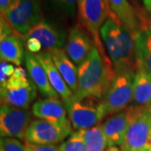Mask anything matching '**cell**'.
I'll use <instances>...</instances> for the list:
<instances>
[{
	"label": "cell",
	"instance_id": "cell-1",
	"mask_svg": "<svg viewBox=\"0 0 151 151\" xmlns=\"http://www.w3.org/2000/svg\"><path fill=\"white\" fill-rule=\"evenodd\" d=\"M77 71V89L73 94L77 99L95 97L103 100L117 76L103 44L95 46L89 56L78 65Z\"/></svg>",
	"mask_w": 151,
	"mask_h": 151
},
{
	"label": "cell",
	"instance_id": "cell-2",
	"mask_svg": "<svg viewBox=\"0 0 151 151\" xmlns=\"http://www.w3.org/2000/svg\"><path fill=\"white\" fill-rule=\"evenodd\" d=\"M100 36L117 74L139 70L134 37L113 11L101 28Z\"/></svg>",
	"mask_w": 151,
	"mask_h": 151
},
{
	"label": "cell",
	"instance_id": "cell-3",
	"mask_svg": "<svg viewBox=\"0 0 151 151\" xmlns=\"http://www.w3.org/2000/svg\"><path fill=\"white\" fill-rule=\"evenodd\" d=\"M129 114V124L122 151H140L151 150V124L149 107L132 105L127 108Z\"/></svg>",
	"mask_w": 151,
	"mask_h": 151
},
{
	"label": "cell",
	"instance_id": "cell-4",
	"mask_svg": "<svg viewBox=\"0 0 151 151\" xmlns=\"http://www.w3.org/2000/svg\"><path fill=\"white\" fill-rule=\"evenodd\" d=\"M37 88L29 79L22 67L15 68L14 74L1 84L2 105L28 109L36 97Z\"/></svg>",
	"mask_w": 151,
	"mask_h": 151
},
{
	"label": "cell",
	"instance_id": "cell-5",
	"mask_svg": "<svg viewBox=\"0 0 151 151\" xmlns=\"http://www.w3.org/2000/svg\"><path fill=\"white\" fill-rule=\"evenodd\" d=\"M69 120L73 129H88L99 124L106 116L103 101L95 97L77 99L73 96L65 102Z\"/></svg>",
	"mask_w": 151,
	"mask_h": 151
},
{
	"label": "cell",
	"instance_id": "cell-6",
	"mask_svg": "<svg viewBox=\"0 0 151 151\" xmlns=\"http://www.w3.org/2000/svg\"><path fill=\"white\" fill-rule=\"evenodd\" d=\"M22 37L43 19L39 0H14L8 9L1 14Z\"/></svg>",
	"mask_w": 151,
	"mask_h": 151
},
{
	"label": "cell",
	"instance_id": "cell-7",
	"mask_svg": "<svg viewBox=\"0 0 151 151\" xmlns=\"http://www.w3.org/2000/svg\"><path fill=\"white\" fill-rule=\"evenodd\" d=\"M108 0H77V15L81 25L94 40L102 45L100 29L111 13Z\"/></svg>",
	"mask_w": 151,
	"mask_h": 151
},
{
	"label": "cell",
	"instance_id": "cell-8",
	"mask_svg": "<svg viewBox=\"0 0 151 151\" xmlns=\"http://www.w3.org/2000/svg\"><path fill=\"white\" fill-rule=\"evenodd\" d=\"M135 73L117 74L108 92L103 98L106 115H113L128 108L134 98V79Z\"/></svg>",
	"mask_w": 151,
	"mask_h": 151
},
{
	"label": "cell",
	"instance_id": "cell-9",
	"mask_svg": "<svg viewBox=\"0 0 151 151\" xmlns=\"http://www.w3.org/2000/svg\"><path fill=\"white\" fill-rule=\"evenodd\" d=\"M32 111L24 108L1 105L0 134L1 138L24 139L29 125L32 122Z\"/></svg>",
	"mask_w": 151,
	"mask_h": 151
},
{
	"label": "cell",
	"instance_id": "cell-10",
	"mask_svg": "<svg viewBox=\"0 0 151 151\" xmlns=\"http://www.w3.org/2000/svg\"><path fill=\"white\" fill-rule=\"evenodd\" d=\"M71 134V129L35 119L29 125L24 140L34 145H55L62 142Z\"/></svg>",
	"mask_w": 151,
	"mask_h": 151
},
{
	"label": "cell",
	"instance_id": "cell-11",
	"mask_svg": "<svg viewBox=\"0 0 151 151\" xmlns=\"http://www.w3.org/2000/svg\"><path fill=\"white\" fill-rule=\"evenodd\" d=\"M95 46L92 35L81 24H76L69 31L65 51L71 61L79 65L89 56Z\"/></svg>",
	"mask_w": 151,
	"mask_h": 151
},
{
	"label": "cell",
	"instance_id": "cell-12",
	"mask_svg": "<svg viewBox=\"0 0 151 151\" xmlns=\"http://www.w3.org/2000/svg\"><path fill=\"white\" fill-rule=\"evenodd\" d=\"M30 38L37 40L45 51L62 49L67 40L66 33L62 28L56 25L54 22L44 19L24 36L23 40Z\"/></svg>",
	"mask_w": 151,
	"mask_h": 151
},
{
	"label": "cell",
	"instance_id": "cell-13",
	"mask_svg": "<svg viewBox=\"0 0 151 151\" xmlns=\"http://www.w3.org/2000/svg\"><path fill=\"white\" fill-rule=\"evenodd\" d=\"M31 111L33 115L37 119L64 129H71L66 108L58 98L46 97L40 99L33 104Z\"/></svg>",
	"mask_w": 151,
	"mask_h": 151
},
{
	"label": "cell",
	"instance_id": "cell-14",
	"mask_svg": "<svg viewBox=\"0 0 151 151\" xmlns=\"http://www.w3.org/2000/svg\"><path fill=\"white\" fill-rule=\"evenodd\" d=\"M24 62L26 65L28 76L29 79L35 85L39 92L43 96L51 98H58V94L52 87L49 81L46 71L40 64L35 55L30 53L29 51H25Z\"/></svg>",
	"mask_w": 151,
	"mask_h": 151
},
{
	"label": "cell",
	"instance_id": "cell-15",
	"mask_svg": "<svg viewBox=\"0 0 151 151\" xmlns=\"http://www.w3.org/2000/svg\"><path fill=\"white\" fill-rule=\"evenodd\" d=\"M129 124V114L128 109L110 116L103 124V130L108 146L121 145L124 142L125 135Z\"/></svg>",
	"mask_w": 151,
	"mask_h": 151
},
{
	"label": "cell",
	"instance_id": "cell-16",
	"mask_svg": "<svg viewBox=\"0 0 151 151\" xmlns=\"http://www.w3.org/2000/svg\"><path fill=\"white\" fill-rule=\"evenodd\" d=\"M35 55L45 68L49 81L52 87L55 89V91L62 98L64 103L68 101L73 96V92H71L69 86H67L65 80L63 79L58 69L56 68L50 53L48 51L42 50L41 52Z\"/></svg>",
	"mask_w": 151,
	"mask_h": 151
},
{
	"label": "cell",
	"instance_id": "cell-17",
	"mask_svg": "<svg viewBox=\"0 0 151 151\" xmlns=\"http://www.w3.org/2000/svg\"><path fill=\"white\" fill-rule=\"evenodd\" d=\"M135 54L139 70L151 75V23L145 24L134 35Z\"/></svg>",
	"mask_w": 151,
	"mask_h": 151
},
{
	"label": "cell",
	"instance_id": "cell-18",
	"mask_svg": "<svg viewBox=\"0 0 151 151\" xmlns=\"http://www.w3.org/2000/svg\"><path fill=\"white\" fill-rule=\"evenodd\" d=\"M111 10L134 35L141 29L142 14L138 13L128 0H108Z\"/></svg>",
	"mask_w": 151,
	"mask_h": 151
},
{
	"label": "cell",
	"instance_id": "cell-19",
	"mask_svg": "<svg viewBox=\"0 0 151 151\" xmlns=\"http://www.w3.org/2000/svg\"><path fill=\"white\" fill-rule=\"evenodd\" d=\"M65 83L73 94L76 92L78 84V71L74 63L63 49H55L48 51Z\"/></svg>",
	"mask_w": 151,
	"mask_h": 151
},
{
	"label": "cell",
	"instance_id": "cell-20",
	"mask_svg": "<svg viewBox=\"0 0 151 151\" xmlns=\"http://www.w3.org/2000/svg\"><path fill=\"white\" fill-rule=\"evenodd\" d=\"M24 42L18 33L0 40V57L2 61L20 65L25 57Z\"/></svg>",
	"mask_w": 151,
	"mask_h": 151
},
{
	"label": "cell",
	"instance_id": "cell-21",
	"mask_svg": "<svg viewBox=\"0 0 151 151\" xmlns=\"http://www.w3.org/2000/svg\"><path fill=\"white\" fill-rule=\"evenodd\" d=\"M134 105L139 107H151V75L139 70L134 79Z\"/></svg>",
	"mask_w": 151,
	"mask_h": 151
},
{
	"label": "cell",
	"instance_id": "cell-22",
	"mask_svg": "<svg viewBox=\"0 0 151 151\" xmlns=\"http://www.w3.org/2000/svg\"><path fill=\"white\" fill-rule=\"evenodd\" d=\"M77 131H79L85 142L86 151H105L108 147L102 124H97L88 129Z\"/></svg>",
	"mask_w": 151,
	"mask_h": 151
},
{
	"label": "cell",
	"instance_id": "cell-23",
	"mask_svg": "<svg viewBox=\"0 0 151 151\" xmlns=\"http://www.w3.org/2000/svg\"><path fill=\"white\" fill-rule=\"evenodd\" d=\"M50 7L62 15L73 18L75 16L77 0H48Z\"/></svg>",
	"mask_w": 151,
	"mask_h": 151
},
{
	"label": "cell",
	"instance_id": "cell-24",
	"mask_svg": "<svg viewBox=\"0 0 151 151\" xmlns=\"http://www.w3.org/2000/svg\"><path fill=\"white\" fill-rule=\"evenodd\" d=\"M60 151H86V145L79 131H76L59 146Z\"/></svg>",
	"mask_w": 151,
	"mask_h": 151
},
{
	"label": "cell",
	"instance_id": "cell-25",
	"mask_svg": "<svg viewBox=\"0 0 151 151\" xmlns=\"http://www.w3.org/2000/svg\"><path fill=\"white\" fill-rule=\"evenodd\" d=\"M0 151H28L25 143L14 138H1Z\"/></svg>",
	"mask_w": 151,
	"mask_h": 151
},
{
	"label": "cell",
	"instance_id": "cell-26",
	"mask_svg": "<svg viewBox=\"0 0 151 151\" xmlns=\"http://www.w3.org/2000/svg\"><path fill=\"white\" fill-rule=\"evenodd\" d=\"M24 42L25 47H26V50L29 51L30 53L38 54L42 51L41 50H43L41 44L35 39H33V38L26 39V40H24Z\"/></svg>",
	"mask_w": 151,
	"mask_h": 151
},
{
	"label": "cell",
	"instance_id": "cell-27",
	"mask_svg": "<svg viewBox=\"0 0 151 151\" xmlns=\"http://www.w3.org/2000/svg\"><path fill=\"white\" fill-rule=\"evenodd\" d=\"M15 70V68H14L13 65H11L10 63L8 64V62L6 61H2L1 62V76H0V83H4V81L10 77L11 76L14 74Z\"/></svg>",
	"mask_w": 151,
	"mask_h": 151
},
{
	"label": "cell",
	"instance_id": "cell-28",
	"mask_svg": "<svg viewBox=\"0 0 151 151\" xmlns=\"http://www.w3.org/2000/svg\"><path fill=\"white\" fill-rule=\"evenodd\" d=\"M28 151H60L59 147L55 145H34L25 142Z\"/></svg>",
	"mask_w": 151,
	"mask_h": 151
},
{
	"label": "cell",
	"instance_id": "cell-29",
	"mask_svg": "<svg viewBox=\"0 0 151 151\" xmlns=\"http://www.w3.org/2000/svg\"><path fill=\"white\" fill-rule=\"evenodd\" d=\"M14 2V0H0V10L1 14H4L10 4Z\"/></svg>",
	"mask_w": 151,
	"mask_h": 151
},
{
	"label": "cell",
	"instance_id": "cell-30",
	"mask_svg": "<svg viewBox=\"0 0 151 151\" xmlns=\"http://www.w3.org/2000/svg\"><path fill=\"white\" fill-rule=\"evenodd\" d=\"M143 4L146 12L151 17V0H143Z\"/></svg>",
	"mask_w": 151,
	"mask_h": 151
},
{
	"label": "cell",
	"instance_id": "cell-31",
	"mask_svg": "<svg viewBox=\"0 0 151 151\" xmlns=\"http://www.w3.org/2000/svg\"><path fill=\"white\" fill-rule=\"evenodd\" d=\"M105 151H122L120 148H118L117 146H110L106 149Z\"/></svg>",
	"mask_w": 151,
	"mask_h": 151
},
{
	"label": "cell",
	"instance_id": "cell-32",
	"mask_svg": "<svg viewBox=\"0 0 151 151\" xmlns=\"http://www.w3.org/2000/svg\"><path fill=\"white\" fill-rule=\"evenodd\" d=\"M149 110H150V124H151V107H149Z\"/></svg>",
	"mask_w": 151,
	"mask_h": 151
},
{
	"label": "cell",
	"instance_id": "cell-33",
	"mask_svg": "<svg viewBox=\"0 0 151 151\" xmlns=\"http://www.w3.org/2000/svg\"><path fill=\"white\" fill-rule=\"evenodd\" d=\"M140 151H151L150 149H149V150H140Z\"/></svg>",
	"mask_w": 151,
	"mask_h": 151
},
{
	"label": "cell",
	"instance_id": "cell-34",
	"mask_svg": "<svg viewBox=\"0 0 151 151\" xmlns=\"http://www.w3.org/2000/svg\"><path fill=\"white\" fill-rule=\"evenodd\" d=\"M39 1H41V0H39Z\"/></svg>",
	"mask_w": 151,
	"mask_h": 151
}]
</instances>
